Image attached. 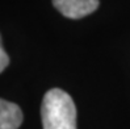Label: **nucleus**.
I'll use <instances>...</instances> for the list:
<instances>
[{
    "label": "nucleus",
    "instance_id": "f257e3e1",
    "mask_svg": "<svg viewBox=\"0 0 130 129\" xmlns=\"http://www.w3.org/2000/svg\"><path fill=\"white\" fill-rule=\"evenodd\" d=\"M43 129H76V108L67 92L49 90L41 105Z\"/></svg>",
    "mask_w": 130,
    "mask_h": 129
},
{
    "label": "nucleus",
    "instance_id": "20e7f679",
    "mask_svg": "<svg viewBox=\"0 0 130 129\" xmlns=\"http://www.w3.org/2000/svg\"><path fill=\"white\" fill-rule=\"evenodd\" d=\"M8 65H9V57H8V54L5 53V50L3 49L2 38H0V73H3Z\"/></svg>",
    "mask_w": 130,
    "mask_h": 129
},
{
    "label": "nucleus",
    "instance_id": "7ed1b4c3",
    "mask_svg": "<svg viewBox=\"0 0 130 129\" xmlns=\"http://www.w3.org/2000/svg\"><path fill=\"white\" fill-rule=\"evenodd\" d=\"M22 119V111L17 104L0 99V129H19Z\"/></svg>",
    "mask_w": 130,
    "mask_h": 129
},
{
    "label": "nucleus",
    "instance_id": "f03ea898",
    "mask_svg": "<svg viewBox=\"0 0 130 129\" xmlns=\"http://www.w3.org/2000/svg\"><path fill=\"white\" fill-rule=\"evenodd\" d=\"M53 4L68 19H82L99 8V0H53Z\"/></svg>",
    "mask_w": 130,
    "mask_h": 129
}]
</instances>
